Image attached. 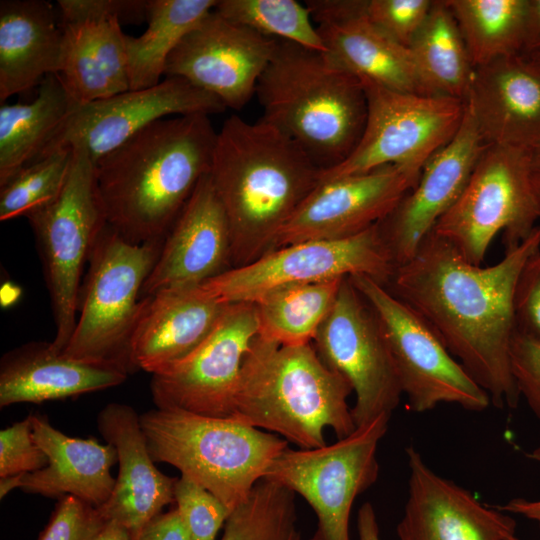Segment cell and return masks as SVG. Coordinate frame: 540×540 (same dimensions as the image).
I'll return each instance as SVG.
<instances>
[{"label":"cell","mask_w":540,"mask_h":540,"mask_svg":"<svg viewBox=\"0 0 540 540\" xmlns=\"http://www.w3.org/2000/svg\"><path fill=\"white\" fill-rule=\"evenodd\" d=\"M531 150L488 144L467 185L432 231L474 265H481L502 233L505 253L516 249L540 218Z\"/></svg>","instance_id":"8"},{"label":"cell","mask_w":540,"mask_h":540,"mask_svg":"<svg viewBox=\"0 0 540 540\" xmlns=\"http://www.w3.org/2000/svg\"><path fill=\"white\" fill-rule=\"evenodd\" d=\"M516 331L540 342V250L525 263L514 296Z\"/></svg>","instance_id":"43"},{"label":"cell","mask_w":540,"mask_h":540,"mask_svg":"<svg viewBox=\"0 0 540 540\" xmlns=\"http://www.w3.org/2000/svg\"><path fill=\"white\" fill-rule=\"evenodd\" d=\"M97 427L118 455L119 471L109 500L100 508L108 521L122 525L139 540L145 525L175 502L177 478L163 474L151 458L140 415L129 405L110 403L98 414Z\"/></svg>","instance_id":"24"},{"label":"cell","mask_w":540,"mask_h":540,"mask_svg":"<svg viewBox=\"0 0 540 540\" xmlns=\"http://www.w3.org/2000/svg\"><path fill=\"white\" fill-rule=\"evenodd\" d=\"M225 105L181 77L73 108L42 149L40 159L56 150L85 153L94 163L151 123L166 116L214 114ZM33 161V162H34Z\"/></svg>","instance_id":"16"},{"label":"cell","mask_w":540,"mask_h":540,"mask_svg":"<svg viewBox=\"0 0 540 540\" xmlns=\"http://www.w3.org/2000/svg\"><path fill=\"white\" fill-rule=\"evenodd\" d=\"M526 456L533 461L540 462V446L534 448ZM494 506L503 512L518 514L535 521L540 526V500L531 501L524 498H514L503 505Z\"/></svg>","instance_id":"45"},{"label":"cell","mask_w":540,"mask_h":540,"mask_svg":"<svg viewBox=\"0 0 540 540\" xmlns=\"http://www.w3.org/2000/svg\"><path fill=\"white\" fill-rule=\"evenodd\" d=\"M509 540H521V539H519L518 537H516V536L514 535V536H512Z\"/></svg>","instance_id":"52"},{"label":"cell","mask_w":540,"mask_h":540,"mask_svg":"<svg viewBox=\"0 0 540 540\" xmlns=\"http://www.w3.org/2000/svg\"><path fill=\"white\" fill-rule=\"evenodd\" d=\"M390 417L381 414L321 448L287 447L270 465L264 478L300 494L314 510L317 527L309 540H350L352 505L378 478L376 453Z\"/></svg>","instance_id":"13"},{"label":"cell","mask_w":540,"mask_h":540,"mask_svg":"<svg viewBox=\"0 0 540 540\" xmlns=\"http://www.w3.org/2000/svg\"><path fill=\"white\" fill-rule=\"evenodd\" d=\"M306 6L326 52L360 80L395 91L432 95L410 49L369 20L366 1L309 0Z\"/></svg>","instance_id":"22"},{"label":"cell","mask_w":540,"mask_h":540,"mask_svg":"<svg viewBox=\"0 0 540 540\" xmlns=\"http://www.w3.org/2000/svg\"><path fill=\"white\" fill-rule=\"evenodd\" d=\"M48 457L33 435L31 414L0 432V478L38 471Z\"/></svg>","instance_id":"41"},{"label":"cell","mask_w":540,"mask_h":540,"mask_svg":"<svg viewBox=\"0 0 540 540\" xmlns=\"http://www.w3.org/2000/svg\"><path fill=\"white\" fill-rule=\"evenodd\" d=\"M174 499L190 540H215L232 512L218 497L183 475L176 480Z\"/></svg>","instance_id":"38"},{"label":"cell","mask_w":540,"mask_h":540,"mask_svg":"<svg viewBox=\"0 0 540 540\" xmlns=\"http://www.w3.org/2000/svg\"><path fill=\"white\" fill-rule=\"evenodd\" d=\"M372 308L391 353L403 395L413 412L442 403L480 412L491 400L447 350L430 325L385 285L365 276L349 277Z\"/></svg>","instance_id":"11"},{"label":"cell","mask_w":540,"mask_h":540,"mask_svg":"<svg viewBox=\"0 0 540 540\" xmlns=\"http://www.w3.org/2000/svg\"><path fill=\"white\" fill-rule=\"evenodd\" d=\"M220 540H303L295 495L265 478L228 517Z\"/></svg>","instance_id":"35"},{"label":"cell","mask_w":540,"mask_h":540,"mask_svg":"<svg viewBox=\"0 0 540 540\" xmlns=\"http://www.w3.org/2000/svg\"><path fill=\"white\" fill-rule=\"evenodd\" d=\"M510 360L520 397L540 419V342L515 331Z\"/></svg>","instance_id":"42"},{"label":"cell","mask_w":540,"mask_h":540,"mask_svg":"<svg viewBox=\"0 0 540 540\" xmlns=\"http://www.w3.org/2000/svg\"><path fill=\"white\" fill-rule=\"evenodd\" d=\"M107 523L100 508L66 495L59 499L38 540H93Z\"/></svg>","instance_id":"40"},{"label":"cell","mask_w":540,"mask_h":540,"mask_svg":"<svg viewBox=\"0 0 540 540\" xmlns=\"http://www.w3.org/2000/svg\"><path fill=\"white\" fill-rule=\"evenodd\" d=\"M395 269L377 223L347 238L309 240L273 249L253 262L230 267L198 288L222 304L253 303L281 287L355 275L387 286Z\"/></svg>","instance_id":"10"},{"label":"cell","mask_w":540,"mask_h":540,"mask_svg":"<svg viewBox=\"0 0 540 540\" xmlns=\"http://www.w3.org/2000/svg\"><path fill=\"white\" fill-rule=\"evenodd\" d=\"M434 1L430 0H369L366 15L387 36L409 47L424 23Z\"/></svg>","instance_id":"39"},{"label":"cell","mask_w":540,"mask_h":540,"mask_svg":"<svg viewBox=\"0 0 540 540\" xmlns=\"http://www.w3.org/2000/svg\"><path fill=\"white\" fill-rule=\"evenodd\" d=\"M421 171L399 165L322 179L274 240L271 250L309 240H335L384 220L416 185ZM270 250V251H271Z\"/></svg>","instance_id":"17"},{"label":"cell","mask_w":540,"mask_h":540,"mask_svg":"<svg viewBox=\"0 0 540 540\" xmlns=\"http://www.w3.org/2000/svg\"><path fill=\"white\" fill-rule=\"evenodd\" d=\"M539 528H540V526H539Z\"/></svg>","instance_id":"53"},{"label":"cell","mask_w":540,"mask_h":540,"mask_svg":"<svg viewBox=\"0 0 540 540\" xmlns=\"http://www.w3.org/2000/svg\"><path fill=\"white\" fill-rule=\"evenodd\" d=\"M321 171L295 141L262 119L225 120L209 176L228 221L233 267L271 250Z\"/></svg>","instance_id":"3"},{"label":"cell","mask_w":540,"mask_h":540,"mask_svg":"<svg viewBox=\"0 0 540 540\" xmlns=\"http://www.w3.org/2000/svg\"><path fill=\"white\" fill-rule=\"evenodd\" d=\"M487 144L532 150L540 141V67L528 55L476 67L467 100Z\"/></svg>","instance_id":"25"},{"label":"cell","mask_w":540,"mask_h":540,"mask_svg":"<svg viewBox=\"0 0 540 540\" xmlns=\"http://www.w3.org/2000/svg\"><path fill=\"white\" fill-rule=\"evenodd\" d=\"M214 10L266 37L326 52L306 4L296 0H218Z\"/></svg>","instance_id":"36"},{"label":"cell","mask_w":540,"mask_h":540,"mask_svg":"<svg viewBox=\"0 0 540 540\" xmlns=\"http://www.w3.org/2000/svg\"><path fill=\"white\" fill-rule=\"evenodd\" d=\"M312 342L324 364L350 383L356 427L398 407L403 392L391 353L372 308L349 277Z\"/></svg>","instance_id":"14"},{"label":"cell","mask_w":540,"mask_h":540,"mask_svg":"<svg viewBox=\"0 0 540 540\" xmlns=\"http://www.w3.org/2000/svg\"><path fill=\"white\" fill-rule=\"evenodd\" d=\"M162 243H131L106 224L88 261L80 315L61 353L133 372L129 342L144 304L142 288Z\"/></svg>","instance_id":"7"},{"label":"cell","mask_w":540,"mask_h":540,"mask_svg":"<svg viewBox=\"0 0 540 540\" xmlns=\"http://www.w3.org/2000/svg\"><path fill=\"white\" fill-rule=\"evenodd\" d=\"M206 114L157 120L95 163L107 224L134 244L163 241L211 168Z\"/></svg>","instance_id":"2"},{"label":"cell","mask_w":540,"mask_h":540,"mask_svg":"<svg viewBox=\"0 0 540 540\" xmlns=\"http://www.w3.org/2000/svg\"><path fill=\"white\" fill-rule=\"evenodd\" d=\"M357 530L359 540H380L376 513L369 502L364 503L358 511Z\"/></svg>","instance_id":"47"},{"label":"cell","mask_w":540,"mask_h":540,"mask_svg":"<svg viewBox=\"0 0 540 540\" xmlns=\"http://www.w3.org/2000/svg\"><path fill=\"white\" fill-rule=\"evenodd\" d=\"M255 94L261 119L295 141L322 170L350 155L365 126L361 80L325 51L277 39Z\"/></svg>","instance_id":"4"},{"label":"cell","mask_w":540,"mask_h":540,"mask_svg":"<svg viewBox=\"0 0 540 540\" xmlns=\"http://www.w3.org/2000/svg\"><path fill=\"white\" fill-rule=\"evenodd\" d=\"M408 497L397 525L399 540H509L516 522L443 478L413 446L406 448Z\"/></svg>","instance_id":"20"},{"label":"cell","mask_w":540,"mask_h":540,"mask_svg":"<svg viewBox=\"0 0 540 540\" xmlns=\"http://www.w3.org/2000/svg\"><path fill=\"white\" fill-rule=\"evenodd\" d=\"M533 166L535 169L540 170V141L539 143L531 150Z\"/></svg>","instance_id":"50"},{"label":"cell","mask_w":540,"mask_h":540,"mask_svg":"<svg viewBox=\"0 0 540 540\" xmlns=\"http://www.w3.org/2000/svg\"><path fill=\"white\" fill-rule=\"evenodd\" d=\"M73 152L56 150L17 171L0 185V220L26 217L52 201L62 190Z\"/></svg>","instance_id":"37"},{"label":"cell","mask_w":540,"mask_h":540,"mask_svg":"<svg viewBox=\"0 0 540 540\" xmlns=\"http://www.w3.org/2000/svg\"><path fill=\"white\" fill-rule=\"evenodd\" d=\"M474 68L525 54L528 0H445Z\"/></svg>","instance_id":"34"},{"label":"cell","mask_w":540,"mask_h":540,"mask_svg":"<svg viewBox=\"0 0 540 540\" xmlns=\"http://www.w3.org/2000/svg\"><path fill=\"white\" fill-rule=\"evenodd\" d=\"M139 540H190V535L175 507L152 518L143 528Z\"/></svg>","instance_id":"44"},{"label":"cell","mask_w":540,"mask_h":540,"mask_svg":"<svg viewBox=\"0 0 540 540\" xmlns=\"http://www.w3.org/2000/svg\"><path fill=\"white\" fill-rule=\"evenodd\" d=\"M74 108L58 74L39 84L29 103L0 106V185L32 163Z\"/></svg>","instance_id":"30"},{"label":"cell","mask_w":540,"mask_h":540,"mask_svg":"<svg viewBox=\"0 0 540 540\" xmlns=\"http://www.w3.org/2000/svg\"><path fill=\"white\" fill-rule=\"evenodd\" d=\"M257 334L254 303L228 304L196 349L152 374L150 389L156 408L232 416L242 363Z\"/></svg>","instance_id":"15"},{"label":"cell","mask_w":540,"mask_h":540,"mask_svg":"<svg viewBox=\"0 0 540 540\" xmlns=\"http://www.w3.org/2000/svg\"><path fill=\"white\" fill-rule=\"evenodd\" d=\"M533 186L535 190V195L538 202L539 212H540V170L535 169L533 171Z\"/></svg>","instance_id":"49"},{"label":"cell","mask_w":540,"mask_h":540,"mask_svg":"<svg viewBox=\"0 0 540 540\" xmlns=\"http://www.w3.org/2000/svg\"><path fill=\"white\" fill-rule=\"evenodd\" d=\"M345 278L289 285L254 301L258 336L282 346L313 341Z\"/></svg>","instance_id":"33"},{"label":"cell","mask_w":540,"mask_h":540,"mask_svg":"<svg viewBox=\"0 0 540 540\" xmlns=\"http://www.w3.org/2000/svg\"><path fill=\"white\" fill-rule=\"evenodd\" d=\"M72 152L60 193L26 216L43 264L56 326L51 346L57 352L64 350L75 328L82 272L107 224L95 163L83 152Z\"/></svg>","instance_id":"9"},{"label":"cell","mask_w":540,"mask_h":540,"mask_svg":"<svg viewBox=\"0 0 540 540\" xmlns=\"http://www.w3.org/2000/svg\"><path fill=\"white\" fill-rule=\"evenodd\" d=\"M487 146L465 102L455 136L425 163L416 185L378 223L396 267L415 255L423 239L457 201Z\"/></svg>","instance_id":"19"},{"label":"cell","mask_w":540,"mask_h":540,"mask_svg":"<svg viewBox=\"0 0 540 540\" xmlns=\"http://www.w3.org/2000/svg\"><path fill=\"white\" fill-rule=\"evenodd\" d=\"M229 264L230 229L208 172L166 234L142 298L167 289L198 287L228 270Z\"/></svg>","instance_id":"23"},{"label":"cell","mask_w":540,"mask_h":540,"mask_svg":"<svg viewBox=\"0 0 540 540\" xmlns=\"http://www.w3.org/2000/svg\"><path fill=\"white\" fill-rule=\"evenodd\" d=\"M128 373L119 366L73 359L51 342H30L8 351L0 362V407L41 403L122 384Z\"/></svg>","instance_id":"28"},{"label":"cell","mask_w":540,"mask_h":540,"mask_svg":"<svg viewBox=\"0 0 540 540\" xmlns=\"http://www.w3.org/2000/svg\"><path fill=\"white\" fill-rule=\"evenodd\" d=\"M277 39L234 23L214 9L172 51L164 75L181 77L217 97L226 108L242 109L255 94Z\"/></svg>","instance_id":"18"},{"label":"cell","mask_w":540,"mask_h":540,"mask_svg":"<svg viewBox=\"0 0 540 540\" xmlns=\"http://www.w3.org/2000/svg\"><path fill=\"white\" fill-rule=\"evenodd\" d=\"M93 540H130L128 531L115 521H108Z\"/></svg>","instance_id":"48"},{"label":"cell","mask_w":540,"mask_h":540,"mask_svg":"<svg viewBox=\"0 0 540 540\" xmlns=\"http://www.w3.org/2000/svg\"><path fill=\"white\" fill-rule=\"evenodd\" d=\"M57 7L63 32L58 76L74 108L130 90L119 17L92 0H59Z\"/></svg>","instance_id":"21"},{"label":"cell","mask_w":540,"mask_h":540,"mask_svg":"<svg viewBox=\"0 0 540 540\" xmlns=\"http://www.w3.org/2000/svg\"><path fill=\"white\" fill-rule=\"evenodd\" d=\"M526 55H528V57L540 67V51L529 53Z\"/></svg>","instance_id":"51"},{"label":"cell","mask_w":540,"mask_h":540,"mask_svg":"<svg viewBox=\"0 0 540 540\" xmlns=\"http://www.w3.org/2000/svg\"><path fill=\"white\" fill-rule=\"evenodd\" d=\"M56 12L44 0H1V103L58 74L63 32Z\"/></svg>","instance_id":"29"},{"label":"cell","mask_w":540,"mask_h":540,"mask_svg":"<svg viewBox=\"0 0 540 540\" xmlns=\"http://www.w3.org/2000/svg\"><path fill=\"white\" fill-rule=\"evenodd\" d=\"M350 383L328 368L313 344L282 346L257 336L242 363L232 417L281 435L301 449L327 445L356 429L347 397Z\"/></svg>","instance_id":"5"},{"label":"cell","mask_w":540,"mask_h":540,"mask_svg":"<svg viewBox=\"0 0 540 540\" xmlns=\"http://www.w3.org/2000/svg\"><path fill=\"white\" fill-rule=\"evenodd\" d=\"M361 83L367 103L361 137L346 159L321 171L320 180L387 165L421 171L455 136L463 120L462 100L395 91L367 80Z\"/></svg>","instance_id":"12"},{"label":"cell","mask_w":540,"mask_h":540,"mask_svg":"<svg viewBox=\"0 0 540 540\" xmlns=\"http://www.w3.org/2000/svg\"><path fill=\"white\" fill-rule=\"evenodd\" d=\"M408 48L432 95L467 100L475 68L445 0L433 2Z\"/></svg>","instance_id":"32"},{"label":"cell","mask_w":540,"mask_h":540,"mask_svg":"<svg viewBox=\"0 0 540 540\" xmlns=\"http://www.w3.org/2000/svg\"><path fill=\"white\" fill-rule=\"evenodd\" d=\"M540 250V225L492 266L468 262L431 231L386 286L415 310L497 408H516L520 394L510 348L514 296L527 260Z\"/></svg>","instance_id":"1"},{"label":"cell","mask_w":540,"mask_h":540,"mask_svg":"<svg viewBox=\"0 0 540 540\" xmlns=\"http://www.w3.org/2000/svg\"><path fill=\"white\" fill-rule=\"evenodd\" d=\"M216 0H148V27L138 37L125 34L130 90L157 85L182 38L216 5Z\"/></svg>","instance_id":"31"},{"label":"cell","mask_w":540,"mask_h":540,"mask_svg":"<svg viewBox=\"0 0 540 540\" xmlns=\"http://www.w3.org/2000/svg\"><path fill=\"white\" fill-rule=\"evenodd\" d=\"M540 51V0H528L525 54Z\"/></svg>","instance_id":"46"},{"label":"cell","mask_w":540,"mask_h":540,"mask_svg":"<svg viewBox=\"0 0 540 540\" xmlns=\"http://www.w3.org/2000/svg\"><path fill=\"white\" fill-rule=\"evenodd\" d=\"M33 435L48 457L44 468L23 475L0 478V497L15 488L45 497L74 496L96 508L112 495L116 479L111 468L118 463L115 447L95 438L81 439L54 428L45 415L31 414Z\"/></svg>","instance_id":"26"},{"label":"cell","mask_w":540,"mask_h":540,"mask_svg":"<svg viewBox=\"0 0 540 540\" xmlns=\"http://www.w3.org/2000/svg\"><path fill=\"white\" fill-rule=\"evenodd\" d=\"M227 305L203 295L198 287L144 297L129 342L133 372L154 374L186 357L211 333Z\"/></svg>","instance_id":"27"},{"label":"cell","mask_w":540,"mask_h":540,"mask_svg":"<svg viewBox=\"0 0 540 540\" xmlns=\"http://www.w3.org/2000/svg\"><path fill=\"white\" fill-rule=\"evenodd\" d=\"M140 425L155 463L176 467L231 511L248 498L288 447L284 438L232 416L155 408L140 415Z\"/></svg>","instance_id":"6"}]
</instances>
